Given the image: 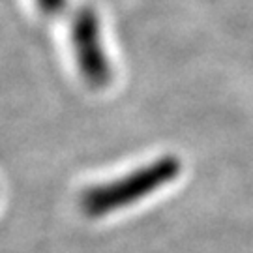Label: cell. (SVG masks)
Here are the masks:
<instances>
[{
  "instance_id": "7a4b0ae2",
  "label": "cell",
  "mask_w": 253,
  "mask_h": 253,
  "mask_svg": "<svg viewBox=\"0 0 253 253\" xmlns=\"http://www.w3.org/2000/svg\"><path fill=\"white\" fill-rule=\"evenodd\" d=\"M72 47L77 66L84 81L94 88H103L113 79V70L103 49L100 19L96 11L83 6L77 17L70 23Z\"/></svg>"
},
{
  "instance_id": "6da1fadb",
  "label": "cell",
  "mask_w": 253,
  "mask_h": 253,
  "mask_svg": "<svg viewBox=\"0 0 253 253\" xmlns=\"http://www.w3.org/2000/svg\"><path fill=\"white\" fill-rule=\"evenodd\" d=\"M180 169V162L176 158L165 156L115 182L88 188L81 197L83 212L90 217H100L118 208L127 207L172 182L178 176Z\"/></svg>"
},
{
  "instance_id": "3957f363",
  "label": "cell",
  "mask_w": 253,
  "mask_h": 253,
  "mask_svg": "<svg viewBox=\"0 0 253 253\" xmlns=\"http://www.w3.org/2000/svg\"><path fill=\"white\" fill-rule=\"evenodd\" d=\"M34 2L38 8L43 11V15L53 19H68L70 23L77 17V13L83 8V6L73 8L72 0H34Z\"/></svg>"
}]
</instances>
